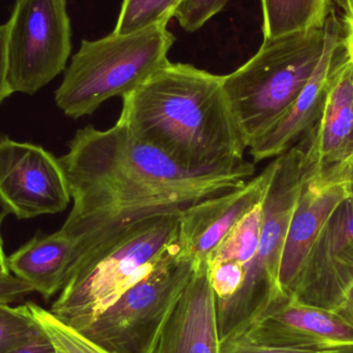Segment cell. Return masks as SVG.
<instances>
[{
    "label": "cell",
    "mask_w": 353,
    "mask_h": 353,
    "mask_svg": "<svg viewBox=\"0 0 353 353\" xmlns=\"http://www.w3.org/2000/svg\"><path fill=\"white\" fill-rule=\"evenodd\" d=\"M304 163L316 175L343 163L353 153V63L343 70L327 95L323 113L299 141Z\"/></svg>",
    "instance_id": "16"
},
{
    "label": "cell",
    "mask_w": 353,
    "mask_h": 353,
    "mask_svg": "<svg viewBox=\"0 0 353 353\" xmlns=\"http://www.w3.org/2000/svg\"><path fill=\"white\" fill-rule=\"evenodd\" d=\"M68 0H17L6 27L10 94L33 95L66 68L72 51Z\"/></svg>",
    "instance_id": "8"
},
{
    "label": "cell",
    "mask_w": 353,
    "mask_h": 353,
    "mask_svg": "<svg viewBox=\"0 0 353 353\" xmlns=\"http://www.w3.org/2000/svg\"><path fill=\"white\" fill-rule=\"evenodd\" d=\"M171 17L130 34L111 33L83 41L55 92L57 107L68 117L91 115L112 97L138 88L169 62L176 37L168 29Z\"/></svg>",
    "instance_id": "6"
},
{
    "label": "cell",
    "mask_w": 353,
    "mask_h": 353,
    "mask_svg": "<svg viewBox=\"0 0 353 353\" xmlns=\"http://www.w3.org/2000/svg\"><path fill=\"white\" fill-rule=\"evenodd\" d=\"M325 46L314 72L292 107L254 145L249 154L254 163L288 152L314 126L327 95L352 62L341 19L332 10L325 21Z\"/></svg>",
    "instance_id": "10"
},
{
    "label": "cell",
    "mask_w": 353,
    "mask_h": 353,
    "mask_svg": "<svg viewBox=\"0 0 353 353\" xmlns=\"http://www.w3.org/2000/svg\"><path fill=\"white\" fill-rule=\"evenodd\" d=\"M323 28L263 39L257 53L228 76L223 86L247 149L298 99L319 64Z\"/></svg>",
    "instance_id": "5"
},
{
    "label": "cell",
    "mask_w": 353,
    "mask_h": 353,
    "mask_svg": "<svg viewBox=\"0 0 353 353\" xmlns=\"http://www.w3.org/2000/svg\"><path fill=\"white\" fill-rule=\"evenodd\" d=\"M352 286L353 196H350L336 208L313 243L290 299L335 311Z\"/></svg>",
    "instance_id": "11"
},
{
    "label": "cell",
    "mask_w": 353,
    "mask_h": 353,
    "mask_svg": "<svg viewBox=\"0 0 353 353\" xmlns=\"http://www.w3.org/2000/svg\"><path fill=\"white\" fill-rule=\"evenodd\" d=\"M304 151L296 143L274 161L263 199V219L256 254L246 269L240 290L225 302H216L220 342L246 334L257 321L290 300L279 282L280 265L290 220L307 176Z\"/></svg>",
    "instance_id": "4"
},
{
    "label": "cell",
    "mask_w": 353,
    "mask_h": 353,
    "mask_svg": "<svg viewBox=\"0 0 353 353\" xmlns=\"http://www.w3.org/2000/svg\"><path fill=\"white\" fill-rule=\"evenodd\" d=\"M228 2V0H183L175 18L183 29L193 32L218 14Z\"/></svg>",
    "instance_id": "24"
},
{
    "label": "cell",
    "mask_w": 353,
    "mask_h": 353,
    "mask_svg": "<svg viewBox=\"0 0 353 353\" xmlns=\"http://www.w3.org/2000/svg\"><path fill=\"white\" fill-rule=\"evenodd\" d=\"M350 196V189L343 181L323 173L307 176L290 220L280 265V285L288 298H292L311 247L325 222Z\"/></svg>",
    "instance_id": "13"
},
{
    "label": "cell",
    "mask_w": 353,
    "mask_h": 353,
    "mask_svg": "<svg viewBox=\"0 0 353 353\" xmlns=\"http://www.w3.org/2000/svg\"><path fill=\"white\" fill-rule=\"evenodd\" d=\"M122 99L118 122L185 171H230L248 163L223 76L169 61Z\"/></svg>",
    "instance_id": "2"
},
{
    "label": "cell",
    "mask_w": 353,
    "mask_h": 353,
    "mask_svg": "<svg viewBox=\"0 0 353 353\" xmlns=\"http://www.w3.org/2000/svg\"><path fill=\"white\" fill-rule=\"evenodd\" d=\"M10 95L6 84V27L2 25L0 26V103Z\"/></svg>",
    "instance_id": "29"
},
{
    "label": "cell",
    "mask_w": 353,
    "mask_h": 353,
    "mask_svg": "<svg viewBox=\"0 0 353 353\" xmlns=\"http://www.w3.org/2000/svg\"><path fill=\"white\" fill-rule=\"evenodd\" d=\"M215 294L207 263H194L190 281L168 319L152 353H219Z\"/></svg>",
    "instance_id": "14"
},
{
    "label": "cell",
    "mask_w": 353,
    "mask_h": 353,
    "mask_svg": "<svg viewBox=\"0 0 353 353\" xmlns=\"http://www.w3.org/2000/svg\"><path fill=\"white\" fill-rule=\"evenodd\" d=\"M333 0H261L263 39L321 29Z\"/></svg>",
    "instance_id": "18"
},
{
    "label": "cell",
    "mask_w": 353,
    "mask_h": 353,
    "mask_svg": "<svg viewBox=\"0 0 353 353\" xmlns=\"http://www.w3.org/2000/svg\"><path fill=\"white\" fill-rule=\"evenodd\" d=\"M27 314L39 325V329L53 342L61 353H109L76 330L58 319L50 310L41 308L32 302L22 305Z\"/></svg>",
    "instance_id": "20"
},
{
    "label": "cell",
    "mask_w": 353,
    "mask_h": 353,
    "mask_svg": "<svg viewBox=\"0 0 353 353\" xmlns=\"http://www.w3.org/2000/svg\"><path fill=\"white\" fill-rule=\"evenodd\" d=\"M31 292H34L33 288L16 276L0 278V303L12 304L20 302Z\"/></svg>",
    "instance_id": "26"
},
{
    "label": "cell",
    "mask_w": 353,
    "mask_h": 353,
    "mask_svg": "<svg viewBox=\"0 0 353 353\" xmlns=\"http://www.w3.org/2000/svg\"><path fill=\"white\" fill-rule=\"evenodd\" d=\"M181 214L151 216L103 236L74 261L50 312L82 329L179 246Z\"/></svg>",
    "instance_id": "3"
},
{
    "label": "cell",
    "mask_w": 353,
    "mask_h": 353,
    "mask_svg": "<svg viewBox=\"0 0 353 353\" xmlns=\"http://www.w3.org/2000/svg\"><path fill=\"white\" fill-rule=\"evenodd\" d=\"M10 353H59L50 338L39 329V333L22 347Z\"/></svg>",
    "instance_id": "27"
},
{
    "label": "cell",
    "mask_w": 353,
    "mask_h": 353,
    "mask_svg": "<svg viewBox=\"0 0 353 353\" xmlns=\"http://www.w3.org/2000/svg\"><path fill=\"white\" fill-rule=\"evenodd\" d=\"M39 327L23 306L0 303V353H10L28 343Z\"/></svg>",
    "instance_id": "22"
},
{
    "label": "cell",
    "mask_w": 353,
    "mask_h": 353,
    "mask_svg": "<svg viewBox=\"0 0 353 353\" xmlns=\"http://www.w3.org/2000/svg\"><path fill=\"white\" fill-rule=\"evenodd\" d=\"M183 0H124L114 32L130 34L175 17Z\"/></svg>",
    "instance_id": "21"
},
{
    "label": "cell",
    "mask_w": 353,
    "mask_h": 353,
    "mask_svg": "<svg viewBox=\"0 0 353 353\" xmlns=\"http://www.w3.org/2000/svg\"><path fill=\"white\" fill-rule=\"evenodd\" d=\"M274 167L272 161L241 188L199 201L181 213L179 244L193 263H207L224 236L263 201Z\"/></svg>",
    "instance_id": "12"
},
{
    "label": "cell",
    "mask_w": 353,
    "mask_h": 353,
    "mask_svg": "<svg viewBox=\"0 0 353 353\" xmlns=\"http://www.w3.org/2000/svg\"><path fill=\"white\" fill-rule=\"evenodd\" d=\"M344 10V14L353 16V0H333Z\"/></svg>",
    "instance_id": "32"
},
{
    "label": "cell",
    "mask_w": 353,
    "mask_h": 353,
    "mask_svg": "<svg viewBox=\"0 0 353 353\" xmlns=\"http://www.w3.org/2000/svg\"><path fill=\"white\" fill-rule=\"evenodd\" d=\"M263 199L232 228L208 257L207 263L238 261L247 269L259 248L263 219Z\"/></svg>",
    "instance_id": "19"
},
{
    "label": "cell",
    "mask_w": 353,
    "mask_h": 353,
    "mask_svg": "<svg viewBox=\"0 0 353 353\" xmlns=\"http://www.w3.org/2000/svg\"><path fill=\"white\" fill-rule=\"evenodd\" d=\"M323 174L335 180L345 182L350 189V196H353V154L343 163L325 170Z\"/></svg>",
    "instance_id": "28"
},
{
    "label": "cell",
    "mask_w": 353,
    "mask_h": 353,
    "mask_svg": "<svg viewBox=\"0 0 353 353\" xmlns=\"http://www.w3.org/2000/svg\"><path fill=\"white\" fill-rule=\"evenodd\" d=\"M0 265L8 269V256H6V252H4L3 241H2L1 232H0Z\"/></svg>",
    "instance_id": "33"
},
{
    "label": "cell",
    "mask_w": 353,
    "mask_h": 353,
    "mask_svg": "<svg viewBox=\"0 0 353 353\" xmlns=\"http://www.w3.org/2000/svg\"><path fill=\"white\" fill-rule=\"evenodd\" d=\"M239 338L273 347L353 345V327L335 311L307 306L290 299Z\"/></svg>",
    "instance_id": "15"
},
{
    "label": "cell",
    "mask_w": 353,
    "mask_h": 353,
    "mask_svg": "<svg viewBox=\"0 0 353 353\" xmlns=\"http://www.w3.org/2000/svg\"><path fill=\"white\" fill-rule=\"evenodd\" d=\"M341 20L343 23L344 33H345L346 45H347L350 59L353 63V16L344 14Z\"/></svg>",
    "instance_id": "31"
},
{
    "label": "cell",
    "mask_w": 353,
    "mask_h": 353,
    "mask_svg": "<svg viewBox=\"0 0 353 353\" xmlns=\"http://www.w3.org/2000/svg\"><path fill=\"white\" fill-rule=\"evenodd\" d=\"M352 154H353V153H352Z\"/></svg>",
    "instance_id": "37"
},
{
    "label": "cell",
    "mask_w": 353,
    "mask_h": 353,
    "mask_svg": "<svg viewBox=\"0 0 353 353\" xmlns=\"http://www.w3.org/2000/svg\"><path fill=\"white\" fill-rule=\"evenodd\" d=\"M335 312L341 317L346 323L353 327V286L348 292L343 304L336 309Z\"/></svg>",
    "instance_id": "30"
},
{
    "label": "cell",
    "mask_w": 353,
    "mask_h": 353,
    "mask_svg": "<svg viewBox=\"0 0 353 353\" xmlns=\"http://www.w3.org/2000/svg\"><path fill=\"white\" fill-rule=\"evenodd\" d=\"M347 345L319 344L303 347H273L251 343L242 338L220 342L219 353H335Z\"/></svg>",
    "instance_id": "25"
},
{
    "label": "cell",
    "mask_w": 353,
    "mask_h": 353,
    "mask_svg": "<svg viewBox=\"0 0 353 353\" xmlns=\"http://www.w3.org/2000/svg\"><path fill=\"white\" fill-rule=\"evenodd\" d=\"M194 271L180 244L117 301L78 330L109 353H152Z\"/></svg>",
    "instance_id": "7"
},
{
    "label": "cell",
    "mask_w": 353,
    "mask_h": 353,
    "mask_svg": "<svg viewBox=\"0 0 353 353\" xmlns=\"http://www.w3.org/2000/svg\"><path fill=\"white\" fill-rule=\"evenodd\" d=\"M335 353H353V345L345 346V347Z\"/></svg>",
    "instance_id": "35"
},
{
    "label": "cell",
    "mask_w": 353,
    "mask_h": 353,
    "mask_svg": "<svg viewBox=\"0 0 353 353\" xmlns=\"http://www.w3.org/2000/svg\"><path fill=\"white\" fill-rule=\"evenodd\" d=\"M207 265L216 302L230 300L242 286L246 276V267L238 261H221Z\"/></svg>",
    "instance_id": "23"
},
{
    "label": "cell",
    "mask_w": 353,
    "mask_h": 353,
    "mask_svg": "<svg viewBox=\"0 0 353 353\" xmlns=\"http://www.w3.org/2000/svg\"><path fill=\"white\" fill-rule=\"evenodd\" d=\"M72 195L59 159L39 145L0 137V205L18 219L61 213Z\"/></svg>",
    "instance_id": "9"
},
{
    "label": "cell",
    "mask_w": 353,
    "mask_h": 353,
    "mask_svg": "<svg viewBox=\"0 0 353 353\" xmlns=\"http://www.w3.org/2000/svg\"><path fill=\"white\" fill-rule=\"evenodd\" d=\"M10 275H12V274H10V270L2 267V265H0V278L6 277V276Z\"/></svg>",
    "instance_id": "34"
},
{
    "label": "cell",
    "mask_w": 353,
    "mask_h": 353,
    "mask_svg": "<svg viewBox=\"0 0 353 353\" xmlns=\"http://www.w3.org/2000/svg\"><path fill=\"white\" fill-rule=\"evenodd\" d=\"M59 353H61V352H59Z\"/></svg>",
    "instance_id": "36"
},
{
    "label": "cell",
    "mask_w": 353,
    "mask_h": 353,
    "mask_svg": "<svg viewBox=\"0 0 353 353\" xmlns=\"http://www.w3.org/2000/svg\"><path fill=\"white\" fill-rule=\"evenodd\" d=\"M74 255V242L61 230L37 232L8 257V265L10 273L50 300L63 288Z\"/></svg>",
    "instance_id": "17"
},
{
    "label": "cell",
    "mask_w": 353,
    "mask_h": 353,
    "mask_svg": "<svg viewBox=\"0 0 353 353\" xmlns=\"http://www.w3.org/2000/svg\"><path fill=\"white\" fill-rule=\"evenodd\" d=\"M59 161L74 201L60 228L74 242L72 265L118 228L151 216L181 214L241 188L255 173L250 163L230 171H185L118 121L107 130L91 125L79 130Z\"/></svg>",
    "instance_id": "1"
}]
</instances>
